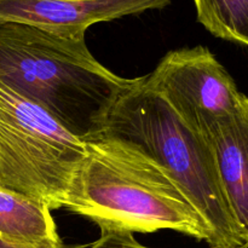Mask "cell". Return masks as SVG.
Returning a JSON list of instances; mask_svg holds the SVG:
<instances>
[{"label":"cell","instance_id":"obj_10","mask_svg":"<svg viewBox=\"0 0 248 248\" xmlns=\"http://www.w3.org/2000/svg\"><path fill=\"white\" fill-rule=\"evenodd\" d=\"M84 248H149L140 245L133 234L127 232H101V237Z\"/></svg>","mask_w":248,"mask_h":248},{"label":"cell","instance_id":"obj_1","mask_svg":"<svg viewBox=\"0 0 248 248\" xmlns=\"http://www.w3.org/2000/svg\"><path fill=\"white\" fill-rule=\"evenodd\" d=\"M84 142L86 154L64 208L93 222L101 232L147 234L167 229L211 244L205 218L161 166L132 145L103 133Z\"/></svg>","mask_w":248,"mask_h":248},{"label":"cell","instance_id":"obj_2","mask_svg":"<svg viewBox=\"0 0 248 248\" xmlns=\"http://www.w3.org/2000/svg\"><path fill=\"white\" fill-rule=\"evenodd\" d=\"M137 78L119 77L90 52L85 35L61 36L22 23L0 24V82L38 104L81 140L101 132Z\"/></svg>","mask_w":248,"mask_h":248},{"label":"cell","instance_id":"obj_5","mask_svg":"<svg viewBox=\"0 0 248 248\" xmlns=\"http://www.w3.org/2000/svg\"><path fill=\"white\" fill-rule=\"evenodd\" d=\"M144 79L201 136L217 121L236 114L245 99L232 75L205 46L170 51Z\"/></svg>","mask_w":248,"mask_h":248},{"label":"cell","instance_id":"obj_7","mask_svg":"<svg viewBox=\"0 0 248 248\" xmlns=\"http://www.w3.org/2000/svg\"><path fill=\"white\" fill-rule=\"evenodd\" d=\"M207 140L230 208L248 246V97L236 114L202 133Z\"/></svg>","mask_w":248,"mask_h":248},{"label":"cell","instance_id":"obj_3","mask_svg":"<svg viewBox=\"0 0 248 248\" xmlns=\"http://www.w3.org/2000/svg\"><path fill=\"white\" fill-rule=\"evenodd\" d=\"M99 133L135 147L176 181L210 227V248H248L207 140L191 131L144 77L119 97Z\"/></svg>","mask_w":248,"mask_h":248},{"label":"cell","instance_id":"obj_9","mask_svg":"<svg viewBox=\"0 0 248 248\" xmlns=\"http://www.w3.org/2000/svg\"><path fill=\"white\" fill-rule=\"evenodd\" d=\"M199 23L223 40L248 46V0H194Z\"/></svg>","mask_w":248,"mask_h":248},{"label":"cell","instance_id":"obj_8","mask_svg":"<svg viewBox=\"0 0 248 248\" xmlns=\"http://www.w3.org/2000/svg\"><path fill=\"white\" fill-rule=\"evenodd\" d=\"M0 237L33 248H82L65 245L45 203L0 186Z\"/></svg>","mask_w":248,"mask_h":248},{"label":"cell","instance_id":"obj_6","mask_svg":"<svg viewBox=\"0 0 248 248\" xmlns=\"http://www.w3.org/2000/svg\"><path fill=\"white\" fill-rule=\"evenodd\" d=\"M172 0H0V24L22 23L61 36L85 35L92 24L149 10Z\"/></svg>","mask_w":248,"mask_h":248},{"label":"cell","instance_id":"obj_11","mask_svg":"<svg viewBox=\"0 0 248 248\" xmlns=\"http://www.w3.org/2000/svg\"><path fill=\"white\" fill-rule=\"evenodd\" d=\"M84 246H85V245H84ZM0 248H33V247H28V246H23V245L14 244V242H10V241H7V240L0 237ZM82 248H84V247H82Z\"/></svg>","mask_w":248,"mask_h":248},{"label":"cell","instance_id":"obj_4","mask_svg":"<svg viewBox=\"0 0 248 248\" xmlns=\"http://www.w3.org/2000/svg\"><path fill=\"white\" fill-rule=\"evenodd\" d=\"M85 154L84 140L0 82V186L62 208Z\"/></svg>","mask_w":248,"mask_h":248}]
</instances>
